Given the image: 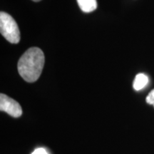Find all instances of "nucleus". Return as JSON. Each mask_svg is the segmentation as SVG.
<instances>
[{"instance_id":"f257e3e1","label":"nucleus","mask_w":154,"mask_h":154,"mask_svg":"<svg viewBox=\"0 0 154 154\" xmlns=\"http://www.w3.org/2000/svg\"><path fill=\"white\" fill-rule=\"evenodd\" d=\"M44 54L42 49L32 47L24 52L18 62V72L23 79L29 83L39 78L44 65Z\"/></svg>"},{"instance_id":"f03ea898","label":"nucleus","mask_w":154,"mask_h":154,"mask_svg":"<svg viewBox=\"0 0 154 154\" xmlns=\"http://www.w3.org/2000/svg\"><path fill=\"white\" fill-rule=\"evenodd\" d=\"M0 32L2 35L11 44H18L20 41V31L16 21L7 13H0Z\"/></svg>"},{"instance_id":"7ed1b4c3","label":"nucleus","mask_w":154,"mask_h":154,"mask_svg":"<svg viewBox=\"0 0 154 154\" xmlns=\"http://www.w3.org/2000/svg\"><path fill=\"white\" fill-rule=\"evenodd\" d=\"M0 110L14 118H18L22 114V107L18 102L4 94H0Z\"/></svg>"},{"instance_id":"20e7f679","label":"nucleus","mask_w":154,"mask_h":154,"mask_svg":"<svg viewBox=\"0 0 154 154\" xmlns=\"http://www.w3.org/2000/svg\"><path fill=\"white\" fill-rule=\"evenodd\" d=\"M149 83V78L145 74L140 73L135 77V79L133 84V87L136 91H140L143 89Z\"/></svg>"},{"instance_id":"39448f33","label":"nucleus","mask_w":154,"mask_h":154,"mask_svg":"<svg viewBox=\"0 0 154 154\" xmlns=\"http://www.w3.org/2000/svg\"><path fill=\"white\" fill-rule=\"evenodd\" d=\"M80 9L86 13L91 12L97 7L96 0H76Z\"/></svg>"},{"instance_id":"423d86ee","label":"nucleus","mask_w":154,"mask_h":154,"mask_svg":"<svg viewBox=\"0 0 154 154\" xmlns=\"http://www.w3.org/2000/svg\"><path fill=\"white\" fill-rule=\"evenodd\" d=\"M146 102H147L149 104L153 105L154 106V89L152 90V91L149 94V95L146 97Z\"/></svg>"},{"instance_id":"0eeeda50","label":"nucleus","mask_w":154,"mask_h":154,"mask_svg":"<svg viewBox=\"0 0 154 154\" xmlns=\"http://www.w3.org/2000/svg\"><path fill=\"white\" fill-rule=\"evenodd\" d=\"M32 154H49L48 152L44 148H38L32 152Z\"/></svg>"},{"instance_id":"6e6552de","label":"nucleus","mask_w":154,"mask_h":154,"mask_svg":"<svg viewBox=\"0 0 154 154\" xmlns=\"http://www.w3.org/2000/svg\"><path fill=\"white\" fill-rule=\"evenodd\" d=\"M32 1H34V2H39V1H41V0H32Z\"/></svg>"}]
</instances>
